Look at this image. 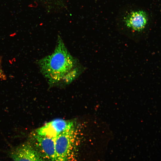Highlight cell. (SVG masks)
<instances>
[{
    "label": "cell",
    "instance_id": "obj_1",
    "mask_svg": "<svg viewBox=\"0 0 161 161\" xmlns=\"http://www.w3.org/2000/svg\"><path fill=\"white\" fill-rule=\"evenodd\" d=\"M37 63L41 73L51 85L69 83L79 76L83 69L60 37L58 38L53 52Z\"/></svg>",
    "mask_w": 161,
    "mask_h": 161
},
{
    "label": "cell",
    "instance_id": "obj_2",
    "mask_svg": "<svg viewBox=\"0 0 161 161\" xmlns=\"http://www.w3.org/2000/svg\"><path fill=\"white\" fill-rule=\"evenodd\" d=\"M81 131L75 122L55 138V161H68L73 148L80 137Z\"/></svg>",
    "mask_w": 161,
    "mask_h": 161
},
{
    "label": "cell",
    "instance_id": "obj_3",
    "mask_svg": "<svg viewBox=\"0 0 161 161\" xmlns=\"http://www.w3.org/2000/svg\"><path fill=\"white\" fill-rule=\"evenodd\" d=\"M11 156L14 161H44L35 146L28 142L14 149Z\"/></svg>",
    "mask_w": 161,
    "mask_h": 161
},
{
    "label": "cell",
    "instance_id": "obj_4",
    "mask_svg": "<svg viewBox=\"0 0 161 161\" xmlns=\"http://www.w3.org/2000/svg\"><path fill=\"white\" fill-rule=\"evenodd\" d=\"M148 21V15L142 10L133 11L127 15L124 20L126 27L134 32H141L145 29Z\"/></svg>",
    "mask_w": 161,
    "mask_h": 161
},
{
    "label": "cell",
    "instance_id": "obj_5",
    "mask_svg": "<svg viewBox=\"0 0 161 161\" xmlns=\"http://www.w3.org/2000/svg\"><path fill=\"white\" fill-rule=\"evenodd\" d=\"M71 122L60 119H55L37 129L35 133L40 135L55 138L64 131Z\"/></svg>",
    "mask_w": 161,
    "mask_h": 161
},
{
    "label": "cell",
    "instance_id": "obj_6",
    "mask_svg": "<svg viewBox=\"0 0 161 161\" xmlns=\"http://www.w3.org/2000/svg\"><path fill=\"white\" fill-rule=\"evenodd\" d=\"M33 137L36 146L46 158L49 161H55V138L40 135L35 132Z\"/></svg>",
    "mask_w": 161,
    "mask_h": 161
},
{
    "label": "cell",
    "instance_id": "obj_7",
    "mask_svg": "<svg viewBox=\"0 0 161 161\" xmlns=\"http://www.w3.org/2000/svg\"><path fill=\"white\" fill-rule=\"evenodd\" d=\"M1 59L0 56V79L1 80H4L6 79V77L2 69L1 66Z\"/></svg>",
    "mask_w": 161,
    "mask_h": 161
}]
</instances>
